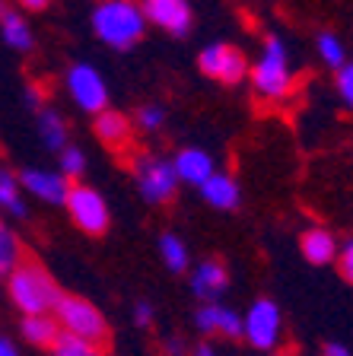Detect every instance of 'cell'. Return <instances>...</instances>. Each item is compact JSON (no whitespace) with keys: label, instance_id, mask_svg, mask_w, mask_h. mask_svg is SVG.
Listing matches in <instances>:
<instances>
[{"label":"cell","instance_id":"13","mask_svg":"<svg viewBox=\"0 0 353 356\" xmlns=\"http://www.w3.org/2000/svg\"><path fill=\"white\" fill-rule=\"evenodd\" d=\"M175 175H178V181H188V185H204L207 178L214 175V159L204 153V149H198V147H188V149H182V153L175 156Z\"/></svg>","mask_w":353,"mask_h":356},{"label":"cell","instance_id":"8","mask_svg":"<svg viewBox=\"0 0 353 356\" xmlns=\"http://www.w3.org/2000/svg\"><path fill=\"white\" fill-rule=\"evenodd\" d=\"M198 67L210 76V80L229 83V86L239 83L242 76H249V60H245V54L229 42L207 44L204 51H201V58H198Z\"/></svg>","mask_w":353,"mask_h":356},{"label":"cell","instance_id":"10","mask_svg":"<svg viewBox=\"0 0 353 356\" xmlns=\"http://www.w3.org/2000/svg\"><path fill=\"white\" fill-rule=\"evenodd\" d=\"M245 341L251 343L255 350H271L277 343V334H280V309L271 302V299H258L255 305L249 309L245 315Z\"/></svg>","mask_w":353,"mask_h":356},{"label":"cell","instance_id":"11","mask_svg":"<svg viewBox=\"0 0 353 356\" xmlns=\"http://www.w3.org/2000/svg\"><path fill=\"white\" fill-rule=\"evenodd\" d=\"M19 188H26L29 194H36L45 204H64L70 181L61 172H48V169H22L19 172Z\"/></svg>","mask_w":353,"mask_h":356},{"label":"cell","instance_id":"32","mask_svg":"<svg viewBox=\"0 0 353 356\" xmlns=\"http://www.w3.org/2000/svg\"><path fill=\"white\" fill-rule=\"evenodd\" d=\"M324 356H350V353H347V347H340V343H328Z\"/></svg>","mask_w":353,"mask_h":356},{"label":"cell","instance_id":"26","mask_svg":"<svg viewBox=\"0 0 353 356\" xmlns=\"http://www.w3.org/2000/svg\"><path fill=\"white\" fill-rule=\"evenodd\" d=\"M220 318H223V305H214V302H207L198 309V327L204 334H220Z\"/></svg>","mask_w":353,"mask_h":356},{"label":"cell","instance_id":"17","mask_svg":"<svg viewBox=\"0 0 353 356\" xmlns=\"http://www.w3.org/2000/svg\"><path fill=\"white\" fill-rule=\"evenodd\" d=\"M299 248H302V258L309 261V264H331V261L338 258V238L328 229L302 232Z\"/></svg>","mask_w":353,"mask_h":356},{"label":"cell","instance_id":"28","mask_svg":"<svg viewBox=\"0 0 353 356\" xmlns=\"http://www.w3.org/2000/svg\"><path fill=\"white\" fill-rule=\"evenodd\" d=\"M338 92L347 108H353V64H344L338 70Z\"/></svg>","mask_w":353,"mask_h":356},{"label":"cell","instance_id":"2","mask_svg":"<svg viewBox=\"0 0 353 356\" xmlns=\"http://www.w3.org/2000/svg\"><path fill=\"white\" fill-rule=\"evenodd\" d=\"M93 32L115 51H127L147 32V16L134 0H102L93 10Z\"/></svg>","mask_w":353,"mask_h":356},{"label":"cell","instance_id":"18","mask_svg":"<svg viewBox=\"0 0 353 356\" xmlns=\"http://www.w3.org/2000/svg\"><path fill=\"white\" fill-rule=\"evenodd\" d=\"M0 35L13 51H29L32 48V29L29 22L22 19L16 10H10L7 3H0Z\"/></svg>","mask_w":353,"mask_h":356},{"label":"cell","instance_id":"3","mask_svg":"<svg viewBox=\"0 0 353 356\" xmlns=\"http://www.w3.org/2000/svg\"><path fill=\"white\" fill-rule=\"evenodd\" d=\"M54 318H58L61 331L67 337H77L86 347H93L96 353H105L111 347V327L102 318V312L83 296H61L58 309H54Z\"/></svg>","mask_w":353,"mask_h":356},{"label":"cell","instance_id":"7","mask_svg":"<svg viewBox=\"0 0 353 356\" xmlns=\"http://www.w3.org/2000/svg\"><path fill=\"white\" fill-rule=\"evenodd\" d=\"M67 92L89 115H99L109 108V86L93 64H74L67 70Z\"/></svg>","mask_w":353,"mask_h":356},{"label":"cell","instance_id":"25","mask_svg":"<svg viewBox=\"0 0 353 356\" xmlns=\"http://www.w3.org/2000/svg\"><path fill=\"white\" fill-rule=\"evenodd\" d=\"M134 124L147 134L159 131V127L166 124V108H162V105H140L137 115H134Z\"/></svg>","mask_w":353,"mask_h":356},{"label":"cell","instance_id":"22","mask_svg":"<svg viewBox=\"0 0 353 356\" xmlns=\"http://www.w3.org/2000/svg\"><path fill=\"white\" fill-rule=\"evenodd\" d=\"M19 264V242L10 232V226L0 220V274L10 277V270Z\"/></svg>","mask_w":353,"mask_h":356},{"label":"cell","instance_id":"23","mask_svg":"<svg viewBox=\"0 0 353 356\" xmlns=\"http://www.w3.org/2000/svg\"><path fill=\"white\" fill-rule=\"evenodd\" d=\"M58 172L70 181L74 178V185H77V178L86 172V156H83V149H77V147H64L58 153Z\"/></svg>","mask_w":353,"mask_h":356},{"label":"cell","instance_id":"34","mask_svg":"<svg viewBox=\"0 0 353 356\" xmlns=\"http://www.w3.org/2000/svg\"><path fill=\"white\" fill-rule=\"evenodd\" d=\"M194 356H217V353L210 347H198V353H194Z\"/></svg>","mask_w":353,"mask_h":356},{"label":"cell","instance_id":"1","mask_svg":"<svg viewBox=\"0 0 353 356\" xmlns=\"http://www.w3.org/2000/svg\"><path fill=\"white\" fill-rule=\"evenodd\" d=\"M7 293L22 315H54L61 302V286L36 258H19L7 277Z\"/></svg>","mask_w":353,"mask_h":356},{"label":"cell","instance_id":"4","mask_svg":"<svg viewBox=\"0 0 353 356\" xmlns=\"http://www.w3.org/2000/svg\"><path fill=\"white\" fill-rule=\"evenodd\" d=\"M251 83L265 99H283L290 92V60H287V48L277 35L265 38V48H261V58H258L255 70H251Z\"/></svg>","mask_w":353,"mask_h":356},{"label":"cell","instance_id":"6","mask_svg":"<svg viewBox=\"0 0 353 356\" xmlns=\"http://www.w3.org/2000/svg\"><path fill=\"white\" fill-rule=\"evenodd\" d=\"M134 175H137V191L143 194L147 204L169 200L178 188L175 165L159 159V156H140L137 163H134Z\"/></svg>","mask_w":353,"mask_h":356},{"label":"cell","instance_id":"12","mask_svg":"<svg viewBox=\"0 0 353 356\" xmlns=\"http://www.w3.org/2000/svg\"><path fill=\"white\" fill-rule=\"evenodd\" d=\"M226 283H229V274H226V267H223V261H217V258L201 261L194 277H191V289L201 302L217 299L223 289H226Z\"/></svg>","mask_w":353,"mask_h":356},{"label":"cell","instance_id":"16","mask_svg":"<svg viewBox=\"0 0 353 356\" xmlns=\"http://www.w3.org/2000/svg\"><path fill=\"white\" fill-rule=\"evenodd\" d=\"M22 334H26L29 343L45 347V350H54L61 343V337H64V331H61L54 315H26V318H22Z\"/></svg>","mask_w":353,"mask_h":356},{"label":"cell","instance_id":"20","mask_svg":"<svg viewBox=\"0 0 353 356\" xmlns=\"http://www.w3.org/2000/svg\"><path fill=\"white\" fill-rule=\"evenodd\" d=\"M0 210L10 213L13 220H26L29 216V210H26V204L19 197V178L7 169H0Z\"/></svg>","mask_w":353,"mask_h":356},{"label":"cell","instance_id":"14","mask_svg":"<svg viewBox=\"0 0 353 356\" xmlns=\"http://www.w3.org/2000/svg\"><path fill=\"white\" fill-rule=\"evenodd\" d=\"M201 194H204V200L217 210H235L239 207V197H242V194H239V181H235L233 175H226V172H214V175L201 185Z\"/></svg>","mask_w":353,"mask_h":356},{"label":"cell","instance_id":"9","mask_svg":"<svg viewBox=\"0 0 353 356\" xmlns=\"http://www.w3.org/2000/svg\"><path fill=\"white\" fill-rule=\"evenodd\" d=\"M140 10L147 16V22L159 26L162 32H169L175 38H185L191 32V7L188 0H140Z\"/></svg>","mask_w":353,"mask_h":356},{"label":"cell","instance_id":"5","mask_svg":"<svg viewBox=\"0 0 353 356\" xmlns=\"http://www.w3.org/2000/svg\"><path fill=\"white\" fill-rule=\"evenodd\" d=\"M64 207H67V213H70V220H74L86 236H105L111 216H109V204L102 200V194H99L96 188L80 185V181L70 185Z\"/></svg>","mask_w":353,"mask_h":356},{"label":"cell","instance_id":"21","mask_svg":"<svg viewBox=\"0 0 353 356\" xmlns=\"http://www.w3.org/2000/svg\"><path fill=\"white\" fill-rule=\"evenodd\" d=\"M159 254H162V261H166V267L175 270V274H182L185 267H188V248H185V242L175 232H166V236L159 238Z\"/></svg>","mask_w":353,"mask_h":356},{"label":"cell","instance_id":"19","mask_svg":"<svg viewBox=\"0 0 353 356\" xmlns=\"http://www.w3.org/2000/svg\"><path fill=\"white\" fill-rule=\"evenodd\" d=\"M38 137L48 149H64L67 147V124L54 108H42L38 111Z\"/></svg>","mask_w":353,"mask_h":356},{"label":"cell","instance_id":"27","mask_svg":"<svg viewBox=\"0 0 353 356\" xmlns=\"http://www.w3.org/2000/svg\"><path fill=\"white\" fill-rule=\"evenodd\" d=\"M52 353L54 356H96V350L86 347V343L77 341V337H67V334H64V337H61V343L52 350Z\"/></svg>","mask_w":353,"mask_h":356},{"label":"cell","instance_id":"24","mask_svg":"<svg viewBox=\"0 0 353 356\" xmlns=\"http://www.w3.org/2000/svg\"><path fill=\"white\" fill-rule=\"evenodd\" d=\"M315 44H318V54H322V60L328 67L340 70V67L347 64V60H344V44H340V38L334 35V32H322Z\"/></svg>","mask_w":353,"mask_h":356},{"label":"cell","instance_id":"29","mask_svg":"<svg viewBox=\"0 0 353 356\" xmlns=\"http://www.w3.org/2000/svg\"><path fill=\"white\" fill-rule=\"evenodd\" d=\"M338 270H340V277L353 286V238L344 245V248H338Z\"/></svg>","mask_w":353,"mask_h":356},{"label":"cell","instance_id":"31","mask_svg":"<svg viewBox=\"0 0 353 356\" xmlns=\"http://www.w3.org/2000/svg\"><path fill=\"white\" fill-rule=\"evenodd\" d=\"M19 7H26V10H32V13H38V10H45L52 0H16Z\"/></svg>","mask_w":353,"mask_h":356},{"label":"cell","instance_id":"30","mask_svg":"<svg viewBox=\"0 0 353 356\" xmlns=\"http://www.w3.org/2000/svg\"><path fill=\"white\" fill-rule=\"evenodd\" d=\"M134 318H137L140 327H147L150 321H153V305H150V302H137V309H134Z\"/></svg>","mask_w":353,"mask_h":356},{"label":"cell","instance_id":"15","mask_svg":"<svg viewBox=\"0 0 353 356\" xmlns=\"http://www.w3.org/2000/svg\"><path fill=\"white\" fill-rule=\"evenodd\" d=\"M93 131H96L99 140L111 149H121L127 140H131V124H127V118L115 108L99 111L96 121H93Z\"/></svg>","mask_w":353,"mask_h":356},{"label":"cell","instance_id":"33","mask_svg":"<svg viewBox=\"0 0 353 356\" xmlns=\"http://www.w3.org/2000/svg\"><path fill=\"white\" fill-rule=\"evenodd\" d=\"M0 356H16V347L7 341V337H0Z\"/></svg>","mask_w":353,"mask_h":356}]
</instances>
